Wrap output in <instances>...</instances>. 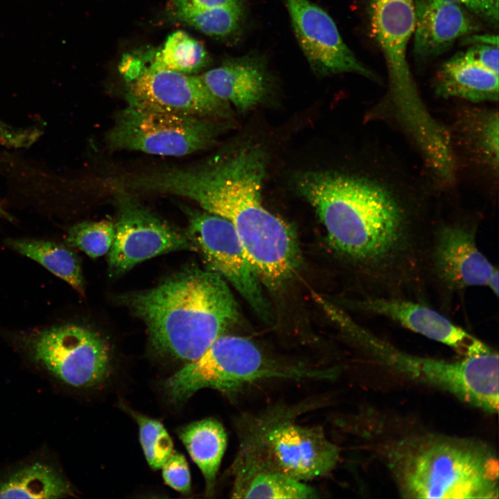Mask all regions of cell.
Returning a JSON list of instances; mask_svg holds the SVG:
<instances>
[{
	"label": "cell",
	"mask_w": 499,
	"mask_h": 499,
	"mask_svg": "<svg viewBox=\"0 0 499 499\" xmlns=\"http://www.w3.org/2000/svg\"><path fill=\"white\" fill-rule=\"evenodd\" d=\"M265 172V152L247 144L193 166L128 176L126 185L132 191L190 199L204 211L227 220L261 280L277 288L293 274L300 253L291 227L262 203Z\"/></svg>",
	"instance_id": "1"
},
{
	"label": "cell",
	"mask_w": 499,
	"mask_h": 499,
	"mask_svg": "<svg viewBox=\"0 0 499 499\" xmlns=\"http://www.w3.org/2000/svg\"><path fill=\"white\" fill-rule=\"evenodd\" d=\"M314 208L329 240L353 261L376 264L393 255L406 229L405 212L384 186L369 178L333 171H308L295 180Z\"/></svg>",
	"instance_id": "2"
},
{
	"label": "cell",
	"mask_w": 499,
	"mask_h": 499,
	"mask_svg": "<svg viewBox=\"0 0 499 499\" xmlns=\"http://www.w3.org/2000/svg\"><path fill=\"white\" fill-rule=\"evenodd\" d=\"M124 300L146 324L152 348L186 362L200 358L238 318L225 280L190 268Z\"/></svg>",
	"instance_id": "3"
},
{
	"label": "cell",
	"mask_w": 499,
	"mask_h": 499,
	"mask_svg": "<svg viewBox=\"0 0 499 499\" xmlns=\"http://www.w3.org/2000/svg\"><path fill=\"white\" fill-rule=\"evenodd\" d=\"M392 467L404 496L498 498V462L480 444L430 437L402 444Z\"/></svg>",
	"instance_id": "4"
},
{
	"label": "cell",
	"mask_w": 499,
	"mask_h": 499,
	"mask_svg": "<svg viewBox=\"0 0 499 499\" xmlns=\"http://www.w3.org/2000/svg\"><path fill=\"white\" fill-rule=\"evenodd\" d=\"M281 406L238 422L239 447L233 474L265 471L306 482L330 473L336 466L338 447L321 426L297 422L305 405Z\"/></svg>",
	"instance_id": "5"
},
{
	"label": "cell",
	"mask_w": 499,
	"mask_h": 499,
	"mask_svg": "<svg viewBox=\"0 0 499 499\" xmlns=\"http://www.w3.org/2000/svg\"><path fill=\"white\" fill-rule=\"evenodd\" d=\"M333 368L283 363L270 358L250 340L222 334L198 359L188 362L164 383L170 399L182 402L202 388L233 396L244 387L269 380H327Z\"/></svg>",
	"instance_id": "6"
},
{
	"label": "cell",
	"mask_w": 499,
	"mask_h": 499,
	"mask_svg": "<svg viewBox=\"0 0 499 499\" xmlns=\"http://www.w3.org/2000/svg\"><path fill=\"white\" fill-rule=\"evenodd\" d=\"M106 134L111 150L184 156L205 150L233 127L219 121L173 112L127 97Z\"/></svg>",
	"instance_id": "7"
},
{
	"label": "cell",
	"mask_w": 499,
	"mask_h": 499,
	"mask_svg": "<svg viewBox=\"0 0 499 499\" xmlns=\"http://www.w3.org/2000/svg\"><path fill=\"white\" fill-rule=\"evenodd\" d=\"M371 33L386 63L390 96L405 128L418 144L436 140L443 127L423 103L407 60L415 26L414 0H369Z\"/></svg>",
	"instance_id": "8"
},
{
	"label": "cell",
	"mask_w": 499,
	"mask_h": 499,
	"mask_svg": "<svg viewBox=\"0 0 499 499\" xmlns=\"http://www.w3.org/2000/svg\"><path fill=\"white\" fill-rule=\"evenodd\" d=\"M366 347L384 365L412 379L453 394L488 412L498 410V355L489 349L458 361L410 355L367 333Z\"/></svg>",
	"instance_id": "9"
},
{
	"label": "cell",
	"mask_w": 499,
	"mask_h": 499,
	"mask_svg": "<svg viewBox=\"0 0 499 499\" xmlns=\"http://www.w3.org/2000/svg\"><path fill=\"white\" fill-rule=\"evenodd\" d=\"M185 211L189 218L186 233L209 270L229 282L262 319L268 320L270 310L261 278L232 225L206 211Z\"/></svg>",
	"instance_id": "10"
},
{
	"label": "cell",
	"mask_w": 499,
	"mask_h": 499,
	"mask_svg": "<svg viewBox=\"0 0 499 499\" xmlns=\"http://www.w3.org/2000/svg\"><path fill=\"white\" fill-rule=\"evenodd\" d=\"M25 344L35 362L73 387L96 385L110 371L104 340L82 326L67 324L40 330L26 337Z\"/></svg>",
	"instance_id": "11"
},
{
	"label": "cell",
	"mask_w": 499,
	"mask_h": 499,
	"mask_svg": "<svg viewBox=\"0 0 499 499\" xmlns=\"http://www.w3.org/2000/svg\"><path fill=\"white\" fill-rule=\"evenodd\" d=\"M118 191L114 238L108 252L110 275L120 276L157 255L177 250L196 251L186 232L156 216L128 191Z\"/></svg>",
	"instance_id": "12"
},
{
	"label": "cell",
	"mask_w": 499,
	"mask_h": 499,
	"mask_svg": "<svg viewBox=\"0 0 499 499\" xmlns=\"http://www.w3.org/2000/svg\"><path fill=\"white\" fill-rule=\"evenodd\" d=\"M127 97L185 115L219 121H231V105L216 96L200 76L144 68L128 82Z\"/></svg>",
	"instance_id": "13"
},
{
	"label": "cell",
	"mask_w": 499,
	"mask_h": 499,
	"mask_svg": "<svg viewBox=\"0 0 499 499\" xmlns=\"http://www.w3.org/2000/svg\"><path fill=\"white\" fill-rule=\"evenodd\" d=\"M299 44L312 69L321 75L353 73L369 78L365 67L344 42L331 16L308 0H285Z\"/></svg>",
	"instance_id": "14"
},
{
	"label": "cell",
	"mask_w": 499,
	"mask_h": 499,
	"mask_svg": "<svg viewBox=\"0 0 499 499\" xmlns=\"http://www.w3.org/2000/svg\"><path fill=\"white\" fill-rule=\"evenodd\" d=\"M362 306L428 338L446 344L465 356L490 348L436 310L420 304L386 299L367 300Z\"/></svg>",
	"instance_id": "15"
},
{
	"label": "cell",
	"mask_w": 499,
	"mask_h": 499,
	"mask_svg": "<svg viewBox=\"0 0 499 499\" xmlns=\"http://www.w3.org/2000/svg\"><path fill=\"white\" fill-rule=\"evenodd\" d=\"M414 7V51L419 59L439 55L480 29L478 17L460 5L415 0Z\"/></svg>",
	"instance_id": "16"
},
{
	"label": "cell",
	"mask_w": 499,
	"mask_h": 499,
	"mask_svg": "<svg viewBox=\"0 0 499 499\" xmlns=\"http://www.w3.org/2000/svg\"><path fill=\"white\" fill-rule=\"evenodd\" d=\"M435 262L440 277L456 288L488 286L498 271L480 252L473 234L459 226H447L439 232Z\"/></svg>",
	"instance_id": "17"
},
{
	"label": "cell",
	"mask_w": 499,
	"mask_h": 499,
	"mask_svg": "<svg viewBox=\"0 0 499 499\" xmlns=\"http://www.w3.org/2000/svg\"><path fill=\"white\" fill-rule=\"evenodd\" d=\"M200 76L216 96L233 105L240 113L259 105L268 90L265 68L255 55L228 60Z\"/></svg>",
	"instance_id": "18"
},
{
	"label": "cell",
	"mask_w": 499,
	"mask_h": 499,
	"mask_svg": "<svg viewBox=\"0 0 499 499\" xmlns=\"http://www.w3.org/2000/svg\"><path fill=\"white\" fill-rule=\"evenodd\" d=\"M437 94L472 102L498 99V74L466 59L461 53L446 62L437 72Z\"/></svg>",
	"instance_id": "19"
},
{
	"label": "cell",
	"mask_w": 499,
	"mask_h": 499,
	"mask_svg": "<svg viewBox=\"0 0 499 499\" xmlns=\"http://www.w3.org/2000/svg\"><path fill=\"white\" fill-rule=\"evenodd\" d=\"M178 435L204 476L206 493L211 496L227 444L223 426L215 419L207 418L188 424Z\"/></svg>",
	"instance_id": "20"
},
{
	"label": "cell",
	"mask_w": 499,
	"mask_h": 499,
	"mask_svg": "<svg viewBox=\"0 0 499 499\" xmlns=\"http://www.w3.org/2000/svg\"><path fill=\"white\" fill-rule=\"evenodd\" d=\"M72 494L64 477L54 466L35 462L0 480V498H60Z\"/></svg>",
	"instance_id": "21"
},
{
	"label": "cell",
	"mask_w": 499,
	"mask_h": 499,
	"mask_svg": "<svg viewBox=\"0 0 499 499\" xmlns=\"http://www.w3.org/2000/svg\"><path fill=\"white\" fill-rule=\"evenodd\" d=\"M6 245L37 262L56 277L84 294L85 283L80 261L75 252L57 243L30 238H10Z\"/></svg>",
	"instance_id": "22"
},
{
	"label": "cell",
	"mask_w": 499,
	"mask_h": 499,
	"mask_svg": "<svg viewBox=\"0 0 499 499\" xmlns=\"http://www.w3.org/2000/svg\"><path fill=\"white\" fill-rule=\"evenodd\" d=\"M231 497L302 499L315 498L317 494L304 482L278 473L255 471L234 474Z\"/></svg>",
	"instance_id": "23"
},
{
	"label": "cell",
	"mask_w": 499,
	"mask_h": 499,
	"mask_svg": "<svg viewBox=\"0 0 499 499\" xmlns=\"http://www.w3.org/2000/svg\"><path fill=\"white\" fill-rule=\"evenodd\" d=\"M209 62L205 48L183 30L170 34L157 52L150 69L191 73L204 67Z\"/></svg>",
	"instance_id": "24"
},
{
	"label": "cell",
	"mask_w": 499,
	"mask_h": 499,
	"mask_svg": "<svg viewBox=\"0 0 499 499\" xmlns=\"http://www.w3.org/2000/svg\"><path fill=\"white\" fill-rule=\"evenodd\" d=\"M175 6V16L180 21L211 36L224 37L233 33L239 28L244 16L243 5L213 8Z\"/></svg>",
	"instance_id": "25"
},
{
	"label": "cell",
	"mask_w": 499,
	"mask_h": 499,
	"mask_svg": "<svg viewBox=\"0 0 499 499\" xmlns=\"http://www.w3.org/2000/svg\"><path fill=\"white\" fill-rule=\"evenodd\" d=\"M114 223L103 220L78 223L69 230L66 241L92 259L108 253L114 241Z\"/></svg>",
	"instance_id": "26"
},
{
	"label": "cell",
	"mask_w": 499,
	"mask_h": 499,
	"mask_svg": "<svg viewBox=\"0 0 499 499\" xmlns=\"http://www.w3.org/2000/svg\"><path fill=\"white\" fill-rule=\"evenodd\" d=\"M139 428L141 444L146 459L153 469H161L173 453V441L161 422L132 412Z\"/></svg>",
	"instance_id": "27"
},
{
	"label": "cell",
	"mask_w": 499,
	"mask_h": 499,
	"mask_svg": "<svg viewBox=\"0 0 499 499\" xmlns=\"http://www.w3.org/2000/svg\"><path fill=\"white\" fill-rule=\"evenodd\" d=\"M475 143L488 163L493 168L498 165V116L497 112L477 114L472 121Z\"/></svg>",
	"instance_id": "28"
},
{
	"label": "cell",
	"mask_w": 499,
	"mask_h": 499,
	"mask_svg": "<svg viewBox=\"0 0 499 499\" xmlns=\"http://www.w3.org/2000/svg\"><path fill=\"white\" fill-rule=\"evenodd\" d=\"M164 482L169 487L182 493L191 489V476L184 455L173 450L161 466Z\"/></svg>",
	"instance_id": "29"
},
{
	"label": "cell",
	"mask_w": 499,
	"mask_h": 499,
	"mask_svg": "<svg viewBox=\"0 0 499 499\" xmlns=\"http://www.w3.org/2000/svg\"><path fill=\"white\" fill-rule=\"evenodd\" d=\"M434 2L453 3L467 9L476 17L497 26L498 22V0H428Z\"/></svg>",
	"instance_id": "30"
},
{
	"label": "cell",
	"mask_w": 499,
	"mask_h": 499,
	"mask_svg": "<svg viewBox=\"0 0 499 499\" xmlns=\"http://www.w3.org/2000/svg\"><path fill=\"white\" fill-rule=\"evenodd\" d=\"M461 54L466 59L498 74V45L475 44Z\"/></svg>",
	"instance_id": "31"
},
{
	"label": "cell",
	"mask_w": 499,
	"mask_h": 499,
	"mask_svg": "<svg viewBox=\"0 0 499 499\" xmlns=\"http://www.w3.org/2000/svg\"><path fill=\"white\" fill-rule=\"evenodd\" d=\"M32 131L15 130L0 122V143L11 146H24L33 141Z\"/></svg>",
	"instance_id": "32"
},
{
	"label": "cell",
	"mask_w": 499,
	"mask_h": 499,
	"mask_svg": "<svg viewBox=\"0 0 499 499\" xmlns=\"http://www.w3.org/2000/svg\"><path fill=\"white\" fill-rule=\"evenodd\" d=\"M145 67L141 61L131 55H124L119 66L120 71L128 82L137 78Z\"/></svg>",
	"instance_id": "33"
},
{
	"label": "cell",
	"mask_w": 499,
	"mask_h": 499,
	"mask_svg": "<svg viewBox=\"0 0 499 499\" xmlns=\"http://www.w3.org/2000/svg\"><path fill=\"white\" fill-rule=\"evenodd\" d=\"M186 5L198 8L243 6V0H175V6Z\"/></svg>",
	"instance_id": "34"
},
{
	"label": "cell",
	"mask_w": 499,
	"mask_h": 499,
	"mask_svg": "<svg viewBox=\"0 0 499 499\" xmlns=\"http://www.w3.org/2000/svg\"><path fill=\"white\" fill-rule=\"evenodd\" d=\"M466 37L464 42L473 45L475 44H493L498 45V36L493 35H469Z\"/></svg>",
	"instance_id": "35"
},
{
	"label": "cell",
	"mask_w": 499,
	"mask_h": 499,
	"mask_svg": "<svg viewBox=\"0 0 499 499\" xmlns=\"http://www.w3.org/2000/svg\"><path fill=\"white\" fill-rule=\"evenodd\" d=\"M5 218V219H10V216L6 213V211L3 209L0 204V219Z\"/></svg>",
	"instance_id": "36"
}]
</instances>
